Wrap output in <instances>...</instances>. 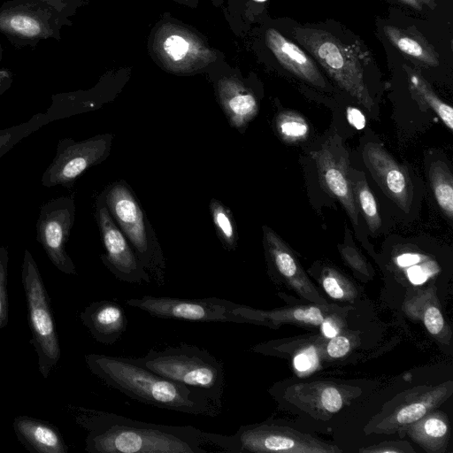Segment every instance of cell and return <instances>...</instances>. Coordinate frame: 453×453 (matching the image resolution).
Listing matches in <instances>:
<instances>
[{"mask_svg": "<svg viewBox=\"0 0 453 453\" xmlns=\"http://www.w3.org/2000/svg\"><path fill=\"white\" fill-rule=\"evenodd\" d=\"M75 423L87 434L89 453H206L205 431L135 420L105 411L68 405Z\"/></svg>", "mask_w": 453, "mask_h": 453, "instance_id": "1", "label": "cell"}, {"mask_svg": "<svg viewBox=\"0 0 453 453\" xmlns=\"http://www.w3.org/2000/svg\"><path fill=\"white\" fill-rule=\"evenodd\" d=\"M85 362L90 372L107 386L128 397L157 408L215 418L221 413L203 393L149 370L135 358L104 354H88Z\"/></svg>", "mask_w": 453, "mask_h": 453, "instance_id": "2", "label": "cell"}, {"mask_svg": "<svg viewBox=\"0 0 453 453\" xmlns=\"http://www.w3.org/2000/svg\"><path fill=\"white\" fill-rule=\"evenodd\" d=\"M135 360L164 378L203 393L223 407L224 364L206 349L181 343L163 349H151Z\"/></svg>", "mask_w": 453, "mask_h": 453, "instance_id": "3", "label": "cell"}, {"mask_svg": "<svg viewBox=\"0 0 453 453\" xmlns=\"http://www.w3.org/2000/svg\"><path fill=\"white\" fill-rule=\"evenodd\" d=\"M113 220L158 286L165 283L166 262L159 242L129 186L114 182L101 194Z\"/></svg>", "mask_w": 453, "mask_h": 453, "instance_id": "4", "label": "cell"}, {"mask_svg": "<svg viewBox=\"0 0 453 453\" xmlns=\"http://www.w3.org/2000/svg\"><path fill=\"white\" fill-rule=\"evenodd\" d=\"M294 35L341 88L365 109H372L373 100L364 80L363 59L366 53L320 29L296 27Z\"/></svg>", "mask_w": 453, "mask_h": 453, "instance_id": "5", "label": "cell"}, {"mask_svg": "<svg viewBox=\"0 0 453 453\" xmlns=\"http://www.w3.org/2000/svg\"><path fill=\"white\" fill-rule=\"evenodd\" d=\"M208 443L230 453H335L342 449L273 421L242 425L230 435L205 432Z\"/></svg>", "mask_w": 453, "mask_h": 453, "instance_id": "6", "label": "cell"}, {"mask_svg": "<svg viewBox=\"0 0 453 453\" xmlns=\"http://www.w3.org/2000/svg\"><path fill=\"white\" fill-rule=\"evenodd\" d=\"M21 280L32 333L31 343L37 354L39 371L46 379L60 358V347L49 296L37 265L27 250L24 252Z\"/></svg>", "mask_w": 453, "mask_h": 453, "instance_id": "7", "label": "cell"}, {"mask_svg": "<svg viewBox=\"0 0 453 453\" xmlns=\"http://www.w3.org/2000/svg\"><path fill=\"white\" fill-rule=\"evenodd\" d=\"M150 50L158 64L175 74L203 70L216 58L215 50L184 25L164 21L156 27Z\"/></svg>", "mask_w": 453, "mask_h": 453, "instance_id": "8", "label": "cell"}, {"mask_svg": "<svg viewBox=\"0 0 453 453\" xmlns=\"http://www.w3.org/2000/svg\"><path fill=\"white\" fill-rule=\"evenodd\" d=\"M452 393V381L410 388L387 403L365 430L367 434H402L408 426L436 410Z\"/></svg>", "mask_w": 453, "mask_h": 453, "instance_id": "9", "label": "cell"}, {"mask_svg": "<svg viewBox=\"0 0 453 453\" xmlns=\"http://www.w3.org/2000/svg\"><path fill=\"white\" fill-rule=\"evenodd\" d=\"M126 303L159 319H172L192 322L248 323L244 318L234 314L237 303L218 297L179 298L143 296L130 298Z\"/></svg>", "mask_w": 453, "mask_h": 453, "instance_id": "10", "label": "cell"}, {"mask_svg": "<svg viewBox=\"0 0 453 453\" xmlns=\"http://www.w3.org/2000/svg\"><path fill=\"white\" fill-rule=\"evenodd\" d=\"M111 142L112 135L110 134H98L80 142L71 138L61 139L52 162L42 176V184L47 188H71L86 170L108 157Z\"/></svg>", "mask_w": 453, "mask_h": 453, "instance_id": "11", "label": "cell"}, {"mask_svg": "<svg viewBox=\"0 0 453 453\" xmlns=\"http://www.w3.org/2000/svg\"><path fill=\"white\" fill-rule=\"evenodd\" d=\"M75 218L73 196H59L45 203L36 223V239L52 264L62 273L75 275L76 268L65 244Z\"/></svg>", "mask_w": 453, "mask_h": 453, "instance_id": "12", "label": "cell"}, {"mask_svg": "<svg viewBox=\"0 0 453 453\" xmlns=\"http://www.w3.org/2000/svg\"><path fill=\"white\" fill-rule=\"evenodd\" d=\"M96 217L104 248V253L101 256V259L107 269L117 279L124 282L151 283L152 279L150 273L113 220L102 195L96 201Z\"/></svg>", "mask_w": 453, "mask_h": 453, "instance_id": "13", "label": "cell"}, {"mask_svg": "<svg viewBox=\"0 0 453 453\" xmlns=\"http://www.w3.org/2000/svg\"><path fill=\"white\" fill-rule=\"evenodd\" d=\"M311 154L321 186L330 196L340 201L352 223L357 225L359 210L349 179V152L341 136L334 133L318 150Z\"/></svg>", "mask_w": 453, "mask_h": 453, "instance_id": "14", "label": "cell"}, {"mask_svg": "<svg viewBox=\"0 0 453 453\" xmlns=\"http://www.w3.org/2000/svg\"><path fill=\"white\" fill-rule=\"evenodd\" d=\"M264 247L271 277L294 290L300 297L315 304H326L298 259L287 243L270 227L263 226Z\"/></svg>", "mask_w": 453, "mask_h": 453, "instance_id": "15", "label": "cell"}, {"mask_svg": "<svg viewBox=\"0 0 453 453\" xmlns=\"http://www.w3.org/2000/svg\"><path fill=\"white\" fill-rule=\"evenodd\" d=\"M363 159L384 194L408 213L413 200V185L406 168L377 142H369L365 145Z\"/></svg>", "mask_w": 453, "mask_h": 453, "instance_id": "16", "label": "cell"}, {"mask_svg": "<svg viewBox=\"0 0 453 453\" xmlns=\"http://www.w3.org/2000/svg\"><path fill=\"white\" fill-rule=\"evenodd\" d=\"M339 311L340 308L334 310L333 306L327 303L296 305L273 310H259L237 303L233 312L244 318L248 324L278 328L286 324L319 326L327 317L338 315Z\"/></svg>", "mask_w": 453, "mask_h": 453, "instance_id": "17", "label": "cell"}, {"mask_svg": "<svg viewBox=\"0 0 453 453\" xmlns=\"http://www.w3.org/2000/svg\"><path fill=\"white\" fill-rule=\"evenodd\" d=\"M283 395L298 408L312 415H332L338 412L347 401V389L333 382L314 381L291 386Z\"/></svg>", "mask_w": 453, "mask_h": 453, "instance_id": "18", "label": "cell"}, {"mask_svg": "<svg viewBox=\"0 0 453 453\" xmlns=\"http://www.w3.org/2000/svg\"><path fill=\"white\" fill-rule=\"evenodd\" d=\"M265 43L284 68L317 88H326V82L311 58L280 32L268 29Z\"/></svg>", "mask_w": 453, "mask_h": 453, "instance_id": "19", "label": "cell"}, {"mask_svg": "<svg viewBox=\"0 0 453 453\" xmlns=\"http://www.w3.org/2000/svg\"><path fill=\"white\" fill-rule=\"evenodd\" d=\"M80 318L93 338L107 345L116 342L127 326L125 311L110 300L91 303L81 312Z\"/></svg>", "mask_w": 453, "mask_h": 453, "instance_id": "20", "label": "cell"}, {"mask_svg": "<svg viewBox=\"0 0 453 453\" xmlns=\"http://www.w3.org/2000/svg\"><path fill=\"white\" fill-rule=\"evenodd\" d=\"M216 92L229 123L236 129H243L257 116V99L238 79L221 78L217 82Z\"/></svg>", "mask_w": 453, "mask_h": 453, "instance_id": "21", "label": "cell"}, {"mask_svg": "<svg viewBox=\"0 0 453 453\" xmlns=\"http://www.w3.org/2000/svg\"><path fill=\"white\" fill-rule=\"evenodd\" d=\"M19 440L32 452L66 453L68 448L57 427L31 418L17 417L13 422Z\"/></svg>", "mask_w": 453, "mask_h": 453, "instance_id": "22", "label": "cell"}, {"mask_svg": "<svg viewBox=\"0 0 453 453\" xmlns=\"http://www.w3.org/2000/svg\"><path fill=\"white\" fill-rule=\"evenodd\" d=\"M403 433L426 452L443 453L449 441V419L445 413L434 410L408 426Z\"/></svg>", "mask_w": 453, "mask_h": 453, "instance_id": "23", "label": "cell"}, {"mask_svg": "<svg viewBox=\"0 0 453 453\" xmlns=\"http://www.w3.org/2000/svg\"><path fill=\"white\" fill-rule=\"evenodd\" d=\"M386 37L403 54L428 66L439 65L435 49L415 27L402 28L391 25L383 27Z\"/></svg>", "mask_w": 453, "mask_h": 453, "instance_id": "24", "label": "cell"}, {"mask_svg": "<svg viewBox=\"0 0 453 453\" xmlns=\"http://www.w3.org/2000/svg\"><path fill=\"white\" fill-rule=\"evenodd\" d=\"M403 308L410 317L421 319L426 330L436 339H450V330L445 323L432 288L422 291L418 296L407 300Z\"/></svg>", "mask_w": 453, "mask_h": 453, "instance_id": "25", "label": "cell"}, {"mask_svg": "<svg viewBox=\"0 0 453 453\" xmlns=\"http://www.w3.org/2000/svg\"><path fill=\"white\" fill-rule=\"evenodd\" d=\"M409 85V90L412 98L418 104L422 110H432L449 130H453V109L443 102L434 91L431 85L423 76L413 68L403 65Z\"/></svg>", "mask_w": 453, "mask_h": 453, "instance_id": "26", "label": "cell"}, {"mask_svg": "<svg viewBox=\"0 0 453 453\" xmlns=\"http://www.w3.org/2000/svg\"><path fill=\"white\" fill-rule=\"evenodd\" d=\"M349 179L354 197L371 232L375 233L381 226L377 202L363 172L350 167Z\"/></svg>", "mask_w": 453, "mask_h": 453, "instance_id": "27", "label": "cell"}, {"mask_svg": "<svg viewBox=\"0 0 453 453\" xmlns=\"http://www.w3.org/2000/svg\"><path fill=\"white\" fill-rule=\"evenodd\" d=\"M429 180L436 203L450 220L453 219V176L442 161L431 164Z\"/></svg>", "mask_w": 453, "mask_h": 453, "instance_id": "28", "label": "cell"}, {"mask_svg": "<svg viewBox=\"0 0 453 453\" xmlns=\"http://www.w3.org/2000/svg\"><path fill=\"white\" fill-rule=\"evenodd\" d=\"M210 211L218 236L228 250H234L237 246L238 234L231 211L219 201L212 199Z\"/></svg>", "mask_w": 453, "mask_h": 453, "instance_id": "29", "label": "cell"}, {"mask_svg": "<svg viewBox=\"0 0 453 453\" xmlns=\"http://www.w3.org/2000/svg\"><path fill=\"white\" fill-rule=\"evenodd\" d=\"M276 131L283 142L293 144L303 142L308 137L310 127L299 113L283 111L277 115Z\"/></svg>", "mask_w": 453, "mask_h": 453, "instance_id": "30", "label": "cell"}, {"mask_svg": "<svg viewBox=\"0 0 453 453\" xmlns=\"http://www.w3.org/2000/svg\"><path fill=\"white\" fill-rule=\"evenodd\" d=\"M50 122L45 113H38L28 120L0 130V157L19 142Z\"/></svg>", "mask_w": 453, "mask_h": 453, "instance_id": "31", "label": "cell"}, {"mask_svg": "<svg viewBox=\"0 0 453 453\" xmlns=\"http://www.w3.org/2000/svg\"><path fill=\"white\" fill-rule=\"evenodd\" d=\"M319 280L326 293L334 299L350 302L357 296L354 285L333 267H325Z\"/></svg>", "mask_w": 453, "mask_h": 453, "instance_id": "32", "label": "cell"}, {"mask_svg": "<svg viewBox=\"0 0 453 453\" xmlns=\"http://www.w3.org/2000/svg\"><path fill=\"white\" fill-rule=\"evenodd\" d=\"M8 250L4 246H0V329L8 323Z\"/></svg>", "mask_w": 453, "mask_h": 453, "instance_id": "33", "label": "cell"}, {"mask_svg": "<svg viewBox=\"0 0 453 453\" xmlns=\"http://www.w3.org/2000/svg\"><path fill=\"white\" fill-rule=\"evenodd\" d=\"M339 250L344 261L354 270L360 273L368 275V265L362 255L355 248V246L344 243L339 246Z\"/></svg>", "mask_w": 453, "mask_h": 453, "instance_id": "34", "label": "cell"}, {"mask_svg": "<svg viewBox=\"0 0 453 453\" xmlns=\"http://www.w3.org/2000/svg\"><path fill=\"white\" fill-rule=\"evenodd\" d=\"M359 452L371 453H414L411 444L406 441H388L376 445L360 449Z\"/></svg>", "mask_w": 453, "mask_h": 453, "instance_id": "35", "label": "cell"}, {"mask_svg": "<svg viewBox=\"0 0 453 453\" xmlns=\"http://www.w3.org/2000/svg\"><path fill=\"white\" fill-rule=\"evenodd\" d=\"M350 349V342L348 337L342 334H337L332 338L326 344V353L333 358H339L345 356Z\"/></svg>", "mask_w": 453, "mask_h": 453, "instance_id": "36", "label": "cell"}, {"mask_svg": "<svg viewBox=\"0 0 453 453\" xmlns=\"http://www.w3.org/2000/svg\"><path fill=\"white\" fill-rule=\"evenodd\" d=\"M295 368L301 372L311 370L317 364L316 351L310 348L296 354L293 361Z\"/></svg>", "mask_w": 453, "mask_h": 453, "instance_id": "37", "label": "cell"}, {"mask_svg": "<svg viewBox=\"0 0 453 453\" xmlns=\"http://www.w3.org/2000/svg\"><path fill=\"white\" fill-rule=\"evenodd\" d=\"M338 315L327 317L321 323V330L327 338H332L340 333V319Z\"/></svg>", "mask_w": 453, "mask_h": 453, "instance_id": "38", "label": "cell"}, {"mask_svg": "<svg viewBox=\"0 0 453 453\" xmlns=\"http://www.w3.org/2000/svg\"><path fill=\"white\" fill-rule=\"evenodd\" d=\"M347 119L351 126L360 130L365 125V119L363 113L357 108L349 107L347 109Z\"/></svg>", "mask_w": 453, "mask_h": 453, "instance_id": "39", "label": "cell"}, {"mask_svg": "<svg viewBox=\"0 0 453 453\" xmlns=\"http://www.w3.org/2000/svg\"><path fill=\"white\" fill-rule=\"evenodd\" d=\"M410 280L414 284H421L426 280V274L421 267L413 266L407 271Z\"/></svg>", "mask_w": 453, "mask_h": 453, "instance_id": "40", "label": "cell"}, {"mask_svg": "<svg viewBox=\"0 0 453 453\" xmlns=\"http://www.w3.org/2000/svg\"><path fill=\"white\" fill-rule=\"evenodd\" d=\"M420 257L416 254H404L397 257V264L401 266L413 265L418 263Z\"/></svg>", "mask_w": 453, "mask_h": 453, "instance_id": "41", "label": "cell"}, {"mask_svg": "<svg viewBox=\"0 0 453 453\" xmlns=\"http://www.w3.org/2000/svg\"><path fill=\"white\" fill-rule=\"evenodd\" d=\"M401 3L404 4L405 5L415 9L417 11L422 10V4L418 0H398Z\"/></svg>", "mask_w": 453, "mask_h": 453, "instance_id": "42", "label": "cell"}, {"mask_svg": "<svg viewBox=\"0 0 453 453\" xmlns=\"http://www.w3.org/2000/svg\"><path fill=\"white\" fill-rule=\"evenodd\" d=\"M10 82L6 74L0 73V95L8 88Z\"/></svg>", "mask_w": 453, "mask_h": 453, "instance_id": "43", "label": "cell"}, {"mask_svg": "<svg viewBox=\"0 0 453 453\" xmlns=\"http://www.w3.org/2000/svg\"><path fill=\"white\" fill-rule=\"evenodd\" d=\"M189 7L195 8L198 4V0H174Z\"/></svg>", "mask_w": 453, "mask_h": 453, "instance_id": "44", "label": "cell"}, {"mask_svg": "<svg viewBox=\"0 0 453 453\" xmlns=\"http://www.w3.org/2000/svg\"><path fill=\"white\" fill-rule=\"evenodd\" d=\"M421 4H426L430 9H434L436 6V0H418Z\"/></svg>", "mask_w": 453, "mask_h": 453, "instance_id": "45", "label": "cell"}, {"mask_svg": "<svg viewBox=\"0 0 453 453\" xmlns=\"http://www.w3.org/2000/svg\"><path fill=\"white\" fill-rule=\"evenodd\" d=\"M255 1H257V2H264V1H266V0H255Z\"/></svg>", "mask_w": 453, "mask_h": 453, "instance_id": "46", "label": "cell"}]
</instances>
